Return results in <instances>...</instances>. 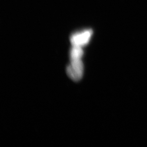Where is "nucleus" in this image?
<instances>
[{
    "instance_id": "1",
    "label": "nucleus",
    "mask_w": 147,
    "mask_h": 147,
    "mask_svg": "<svg viewBox=\"0 0 147 147\" xmlns=\"http://www.w3.org/2000/svg\"><path fill=\"white\" fill-rule=\"evenodd\" d=\"M71 63L67 68V74L74 81H79L83 76L84 66L81 59L71 60Z\"/></svg>"
},
{
    "instance_id": "3",
    "label": "nucleus",
    "mask_w": 147,
    "mask_h": 147,
    "mask_svg": "<svg viewBox=\"0 0 147 147\" xmlns=\"http://www.w3.org/2000/svg\"><path fill=\"white\" fill-rule=\"evenodd\" d=\"M83 54V51L82 47L73 46L70 53L71 60L81 59Z\"/></svg>"
},
{
    "instance_id": "2",
    "label": "nucleus",
    "mask_w": 147,
    "mask_h": 147,
    "mask_svg": "<svg viewBox=\"0 0 147 147\" xmlns=\"http://www.w3.org/2000/svg\"><path fill=\"white\" fill-rule=\"evenodd\" d=\"M91 30H86L81 32L74 34L71 37V42L72 46L82 47L87 45L92 36Z\"/></svg>"
}]
</instances>
